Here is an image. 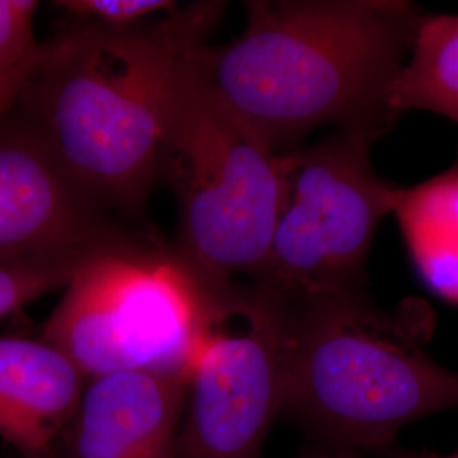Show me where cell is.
<instances>
[{"mask_svg":"<svg viewBox=\"0 0 458 458\" xmlns=\"http://www.w3.org/2000/svg\"><path fill=\"white\" fill-rule=\"evenodd\" d=\"M217 287L148 234L90 257L45 327L85 376L148 370L189 378Z\"/></svg>","mask_w":458,"mask_h":458,"instance_id":"obj_5","label":"cell"},{"mask_svg":"<svg viewBox=\"0 0 458 458\" xmlns=\"http://www.w3.org/2000/svg\"><path fill=\"white\" fill-rule=\"evenodd\" d=\"M458 410V374L365 291L291 306L284 414L357 457L387 452L403 428Z\"/></svg>","mask_w":458,"mask_h":458,"instance_id":"obj_3","label":"cell"},{"mask_svg":"<svg viewBox=\"0 0 458 458\" xmlns=\"http://www.w3.org/2000/svg\"><path fill=\"white\" fill-rule=\"evenodd\" d=\"M225 2H194L134 26L94 21L41 45L17 111L66 170L136 225L160 182L165 119L183 58L206 45Z\"/></svg>","mask_w":458,"mask_h":458,"instance_id":"obj_2","label":"cell"},{"mask_svg":"<svg viewBox=\"0 0 458 458\" xmlns=\"http://www.w3.org/2000/svg\"><path fill=\"white\" fill-rule=\"evenodd\" d=\"M308 458H355L352 457V455H344V454H338V452H329L327 450L325 454H318V455H311V457Z\"/></svg>","mask_w":458,"mask_h":458,"instance_id":"obj_17","label":"cell"},{"mask_svg":"<svg viewBox=\"0 0 458 458\" xmlns=\"http://www.w3.org/2000/svg\"><path fill=\"white\" fill-rule=\"evenodd\" d=\"M386 458H458V452L455 454H437V452H426V450H406V448H391L384 452Z\"/></svg>","mask_w":458,"mask_h":458,"instance_id":"obj_16","label":"cell"},{"mask_svg":"<svg viewBox=\"0 0 458 458\" xmlns=\"http://www.w3.org/2000/svg\"><path fill=\"white\" fill-rule=\"evenodd\" d=\"M393 107L428 111L458 123V16H423L410 58L394 85Z\"/></svg>","mask_w":458,"mask_h":458,"instance_id":"obj_12","label":"cell"},{"mask_svg":"<svg viewBox=\"0 0 458 458\" xmlns=\"http://www.w3.org/2000/svg\"><path fill=\"white\" fill-rule=\"evenodd\" d=\"M148 234L83 187L16 106L0 119V260L92 257Z\"/></svg>","mask_w":458,"mask_h":458,"instance_id":"obj_8","label":"cell"},{"mask_svg":"<svg viewBox=\"0 0 458 458\" xmlns=\"http://www.w3.org/2000/svg\"><path fill=\"white\" fill-rule=\"evenodd\" d=\"M89 259L82 255H38L0 260V318L66 287Z\"/></svg>","mask_w":458,"mask_h":458,"instance_id":"obj_14","label":"cell"},{"mask_svg":"<svg viewBox=\"0 0 458 458\" xmlns=\"http://www.w3.org/2000/svg\"><path fill=\"white\" fill-rule=\"evenodd\" d=\"M374 143L335 131L280 155L276 228L250 284L289 306L365 291L377 228L394 213L399 189L377 175L370 162Z\"/></svg>","mask_w":458,"mask_h":458,"instance_id":"obj_6","label":"cell"},{"mask_svg":"<svg viewBox=\"0 0 458 458\" xmlns=\"http://www.w3.org/2000/svg\"><path fill=\"white\" fill-rule=\"evenodd\" d=\"M53 5L85 21L107 26H134L179 7L170 0H58Z\"/></svg>","mask_w":458,"mask_h":458,"instance_id":"obj_15","label":"cell"},{"mask_svg":"<svg viewBox=\"0 0 458 458\" xmlns=\"http://www.w3.org/2000/svg\"><path fill=\"white\" fill-rule=\"evenodd\" d=\"M36 11L34 0H0V119L16 106L39 56Z\"/></svg>","mask_w":458,"mask_h":458,"instance_id":"obj_13","label":"cell"},{"mask_svg":"<svg viewBox=\"0 0 458 458\" xmlns=\"http://www.w3.org/2000/svg\"><path fill=\"white\" fill-rule=\"evenodd\" d=\"M243 33L197 49L211 90L277 155L321 126L378 141L423 11L401 0H250Z\"/></svg>","mask_w":458,"mask_h":458,"instance_id":"obj_1","label":"cell"},{"mask_svg":"<svg viewBox=\"0 0 458 458\" xmlns=\"http://www.w3.org/2000/svg\"><path fill=\"white\" fill-rule=\"evenodd\" d=\"M187 382L148 370L90 378L73 418L75 458H175Z\"/></svg>","mask_w":458,"mask_h":458,"instance_id":"obj_9","label":"cell"},{"mask_svg":"<svg viewBox=\"0 0 458 458\" xmlns=\"http://www.w3.org/2000/svg\"><path fill=\"white\" fill-rule=\"evenodd\" d=\"M89 377L47 340L0 338V438L43 455L73 421Z\"/></svg>","mask_w":458,"mask_h":458,"instance_id":"obj_10","label":"cell"},{"mask_svg":"<svg viewBox=\"0 0 458 458\" xmlns=\"http://www.w3.org/2000/svg\"><path fill=\"white\" fill-rule=\"evenodd\" d=\"M200 47L183 58L172 85L160 182L177 200L174 248L208 285L221 287L236 277L250 282L260 270L276 228L282 170L280 155L202 77Z\"/></svg>","mask_w":458,"mask_h":458,"instance_id":"obj_4","label":"cell"},{"mask_svg":"<svg viewBox=\"0 0 458 458\" xmlns=\"http://www.w3.org/2000/svg\"><path fill=\"white\" fill-rule=\"evenodd\" d=\"M393 214L426 285L458 304V164L410 189L399 187Z\"/></svg>","mask_w":458,"mask_h":458,"instance_id":"obj_11","label":"cell"},{"mask_svg":"<svg viewBox=\"0 0 458 458\" xmlns=\"http://www.w3.org/2000/svg\"><path fill=\"white\" fill-rule=\"evenodd\" d=\"M291 306L250 282L216 289L189 372L175 458H262L284 414Z\"/></svg>","mask_w":458,"mask_h":458,"instance_id":"obj_7","label":"cell"}]
</instances>
